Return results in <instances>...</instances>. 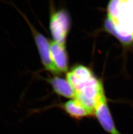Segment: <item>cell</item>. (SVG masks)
<instances>
[{
  "label": "cell",
  "mask_w": 133,
  "mask_h": 134,
  "mask_svg": "<svg viewBox=\"0 0 133 134\" xmlns=\"http://www.w3.org/2000/svg\"><path fill=\"white\" fill-rule=\"evenodd\" d=\"M68 82L75 94V99L81 103L94 116L95 107L106 98L102 82L87 67L78 66L68 72Z\"/></svg>",
  "instance_id": "cell-1"
},
{
  "label": "cell",
  "mask_w": 133,
  "mask_h": 134,
  "mask_svg": "<svg viewBox=\"0 0 133 134\" xmlns=\"http://www.w3.org/2000/svg\"><path fill=\"white\" fill-rule=\"evenodd\" d=\"M107 29L124 43L133 41V0H114L108 7Z\"/></svg>",
  "instance_id": "cell-2"
},
{
  "label": "cell",
  "mask_w": 133,
  "mask_h": 134,
  "mask_svg": "<svg viewBox=\"0 0 133 134\" xmlns=\"http://www.w3.org/2000/svg\"><path fill=\"white\" fill-rule=\"evenodd\" d=\"M18 10L24 18L30 28L33 37L37 45L40 58L44 67H45L46 70L50 71L52 74L55 75L61 74L62 72L57 67L52 58L50 43L48 40L35 29L24 14L22 13L18 9Z\"/></svg>",
  "instance_id": "cell-3"
},
{
  "label": "cell",
  "mask_w": 133,
  "mask_h": 134,
  "mask_svg": "<svg viewBox=\"0 0 133 134\" xmlns=\"http://www.w3.org/2000/svg\"><path fill=\"white\" fill-rule=\"evenodd\" d=\"M70 27V19L64 10H59L51 17L50 29L54 41L64 45Z\"/></svg>",
  "instance_id": "cell-4"
},
{
  "label": "cell",
  "mask_w": 133,
  "mask_h": 134,
  "mask_svg": "<svg viewBox=\"0 0 133 134\" xmlns=\"http://www.w3.org/2000/svg\"><path fill=\"white\" fill-rule=\"evenodd\" d=\"M94 116L106 132L109 134H122L116 127L107 99L98 103L94 110Z\"/></svg>",
  "instance_id": "cell-5"
},
{
  "label": "cell",
  "mask_w": 133,
  "mask_h": 134,
  "mask_svg": "<svg viewBox=\"0 0 133 134\" xmlns=\"http://www.w3.org/2000/svg\"><path fill=\"white\" fill-rule=\"evenodd\" d=\"M59 107L71 118L76 120H81L85 118L94 116L89 111L75 99H71L60 104Z\"/></svg>",
  "instance_id": "cell-6"
},
{
  "label": "cell",
  "mask_w": 133,
  "mask_h": 134,
  "mask_svg": "<svg viewBox=\"0 0 133 134\" xmlns=\"http://www.w3.org/2000/svg\"><path fill=\"white\" fill-rule=\"evenodd\" d=\"M52 58L57 67L61 72H65L68 70L67 55L64 45L59 44L55 41L50 43Z\"/></svg>",
  "instance_id": "cell-7"
},
{
  "label": "cell",
  "mask_w": 133,
  "mask_h": 134,
  "mask_svg": "<svg viewBox=\"0 0 133 134\" xmlns=\"http://www.w3.org/2000/svg\"><path fill=\"white\" fill-rule=\"evenodd\" d=\"M47 80L56 93L68 99H75V92L68 80L58 77H53Z\"/></svg>",
  "instance_id": "cell-8"
}]
</instances>
